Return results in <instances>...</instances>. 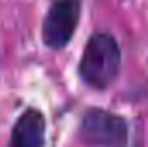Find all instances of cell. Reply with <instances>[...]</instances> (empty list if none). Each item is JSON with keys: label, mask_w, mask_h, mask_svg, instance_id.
Wrapping results in <instances>:
<instances>
[{"label": "cell", "mask_w": 148, "mask_h": 147, "mask_svg": "<svg viewBox=\"0 0 148 147\" xmlns=\"http://www.w3.org/2000/svg\"><path fill=\"white\" fill-rule=\"evenodd\" d=\"M122 54L114 35L100 31L93 33L86 42L79 57L77 73L81 81L93 90H107L117 80Z\"/></svg>", "instance_id": "obj_1"}, {"label": "cell", "mask_w": 148, "mask_h": 147, "mask_svg": "<svg viewBox=\"0 0 148 147\" xmlns=\"http://www.w3.org/2000/svg\"><path fill=\"white\" fill-rule=\"evenodd\" d=\"M83 12V0H53L41 23V42L50 50H64L73 42Z\"/></svg>", "instance_id": "obj_3"}, {"label": "cell", "mask_w": 148, "mask_h": 147, "mask_svg": "<svg viewBox=\"0 0 148 147\" xmlns=\"http://www.w3.org/2000/svg\"><path fill=\"white\" fill-rule=\"evenodd\" d=\"M79 135L91 147H127L129 123L117 112L91 107L81 118Z\"/></svg>", "instance_id": "obj_2"}, {"label": "cell", "mask_w": 148, "mask_h": 147, "mask_svg": "<svg viewBox=\"0 0 148 147\" xmlns=\"http://www.w3.org/2000/svg\"><path fill=\"white\" fill-rule=\"evenodd\" d=\"M47 144V119L36 107H26L16 119L9 147H45Z\"/></svg>", "instance_id": "obj_4"}]
</instances>
